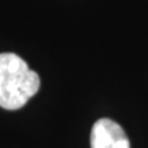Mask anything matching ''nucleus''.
<instances>
[{
	"instance_id": "nucleus-2",
	"label": "nucleus",
	"mask_w": 148,
	"mask_h": 148,
	"mask_svg": "<svg viewBox=\"0 0 148 148\" xmlns=\"http://www.w3.org/2000/svg\"><path fill=\"white\" fill-rule=\"evenodd\" d=\"M90 148H130V143L121 125L101 118L92 126Z\"/></svg>"
},
{
	"instance_id": "nucleus-1",
	"label": "nucleus",
	"mask_w": 148,
	"mask_h": 148,
	"mask_svg": "<svg viewBox=\"0 0 148 148\" xmlns=\"http://www.w3.org/2000/svg\"><path fill=\"white\" fill-rule=\"evenodd\" d=\"M40 77L15 53H0V107L18 110L40 89Z\"/></svg>"
}]
</instances>
